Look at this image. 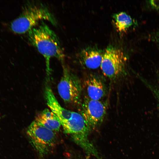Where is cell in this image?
Masks as SVG:
<instances>
[{
  "instance_id": "5bb4252c",
  "label": "cell",
  "mask_w": 159,
  "mask_h": 159,
  "mask_svg": "<svg viewBox=\"0 0 159 159\" xmlns=\"http://www.w3.org/2000/svg\"><path fill=\"white\" fill-rule=\"evenodd\" d=\"M157 2H156L155 1H151V4L155 7L159 9V2H158L157 1H156Z\"/></svg>"
},
{
  "instance_id": "7a4b0ae2",
  "label": "cell",
  "mask_w": 159,
  "mask_h": 159,
  "mask_svg": "<svg viewBox=\"0 0 159 159\" xmlns=\"http://www.w3.org/2000/svg\"><path fill=\"white\" fill-rule=\"evenodd\" d=\"M47 20L54 25L56 19L45 5L41 3H29L25 5L20 15L7 25L8 30L16 34L27 32L39 21Z\"/></svg>"
},
{
  "instance_id": "8992f818",
  "label": "cell",
  "mask_w": 159,
  "mask_h": 159,
  "mask_svg": "<svg viewBox=\"0 0 159 159\" xmlns=\"http://www.w3.org/2000/svg\"><path fill=\"white\" fill-rule=\"evenodd\" d=\"M107 108L102 102L85 97L81 106V114L91 129L99 126L105 117Z\"/></svg>"
},
{
  "instance_id": "3957f363",
  "label": "cell",
  "mask_w": 159,
  "mask_h": 159,
  "mask_svg": "<svg viewBox=\"0 0 159 159\" xmlns=\"http://www.w3.org/2000/svg\"><path fill=\"white\" fill-rule=\"evenodd\" d=\"M26 132L32 147L41 156L47 154L55 144V132L35 120L29 125Z\"/></svg>"
},
{
  "instance_id": "52a82bcc",
  "label": "cell",
  "mask_w": 159,
  "mask_h": 159,
  "mask_svg": "<svg viewBox=\"0 0 159 159\" xmlns=\"http://www.w3.org/2000/svg\"><path fill=\"white\" fill-rule=\"evenodd\" d=\"M103 54L95 47H88L82 50L78 57L80 62L88 68L96 69L101 64Z\"/></svg>"
},
{
  "instance_id": "30bf717a",
  "label": "cell",
  "mask_w": 159,
  "mask_h": 159,
  "mask_svg": "<svg viewBox=\"0 0 159 159\" xmlns=\"http://www.w3.org/2000/svg\"><path fill=\"white\" fill-rule=\"evenodd\" d=\"M35 120L47 128L54 132L59 131L61 125L58 117L53 112L45 109L36 117Z\"/></svg>"
},
{
  "instance_id": "8fae6325",
  "label": "cell",
  "mask_w": 159,
  "mask_h": 159,
  "mask_svg": "<svg viewBox=\"0 0 159 159\" xmlns=\"http://www.w3.org/2000/svg\"><path fill=\"white\" fill-rule=\"evenodd\" d=\"M114 25L120 33L125 32L133 24V21L129 15L124 12L114 14L112 16Z\"/></svg>"
},
{
  "instance_id": "5b68a950",
  "label": "cell",
  "mask_w": 159,
  "mask_h": 159,
  "mask_svg": "<svg viewBox=\"0 0 159 159\" xmlns=\"http://www.w3.org/2000/svg\"><path fill=\"white\" fill-rule=\"evenodd\" d=\"M57 89L61 98L65 103H75L79 100L81 87L77 77L64 67L63 73Z\"/></svg>"
},
{
  "instance_id": "6da1fadb",
  "label": "cell",
  "mask_w": 159,
  "mask_h": 159,
  "mask_svg": "<svg viewBox=\"0 0 159 159\" xmlns=\"http://www.w3.org/2000/svg\"><path fill=\"white\" fill-rule=\"evenodd\" d=\"M27 33L29 42L45 59L47 76L49 81L51 71L50 59L54 57L62 62L64 59V55L59 39L55 32L43 21Z\"/></svg>"
},
{
  "instance_id": "9c48e42d",
  "label": "cell",
  "mask_w": 159,
  "mask_h": 159,
  "mask_svg": "<svg viewBox=\"0 0 159 159\" xmlns=\"http://www.w3.org/2000/svg\"><path fill=\"white\" fill-rule=\"evenodd\" d=\"M85 84L90 98L100 100L105 96L106 93L105 85L97 77L90 75L85 80Z\"/></svg>"
},
{
  "instance_id": "ba28073f",
  "label": "cell",
  "mask_w": 159,
  "mask_h": 159,
  "mask_svg": "<svg viewBox=\"0 0 159 159\" xmlns=\"http://www.w3.org/2000/svg\"><path fill=\"white\" fill-rule=\"evenodd\" d=\"M44 97L47 104L51 111L58 117L60 122L67 119L72 111L63 108L55 96L52 89L47 85L44 90Z\"/></svg>"
},
{
  "instance_id": "7c38bea8",
  "label": "cell",
  "mask_w": 159,
  "mask_h": 159,
  "mask_svg": "<svg viewBox=\"0 0 159 159\" xmlns=\"http://www.w3.org/2000/svg\"><path fill=\"white\" fill-rule=\"evenodd\" d=\"M157 83L156 85L151 86L150 84L146 83V85L151 90L157 100L159 108V73L158 76Z\"/></svg>"
},
{
  "instance_id": "277c9868",
  "label": "cell",
  "mask_w": 159,
  "mask_h": 159,
  "mask_svg": "<svg viewBox=\"0 0 159 159\" xmlns=\"http://www.w3.org/2000/svg\"><path fill=\"white\" fill-rule=\"evenodd\" d=\"M126 58L121 49L108 46L103 54L100 65L104 75L111 79L119 77L124 72Z\"/></svg>"
},
{
  "instance_id": "4fadbf2b",
  "label": "cell",
  "mask_w": 159,
  "mask_h": 159,
  "mask_svg": "<svg viewBox=\"0 0 159 159\" xmlns=\"http://www.w3.org/2000/svg\"><path fill=\"white\" fill-rule=\"evenodd\" d=\"M153 36V40L156 42L159 46V30L154 33Z\"/></svg>"
}]
</instances>
